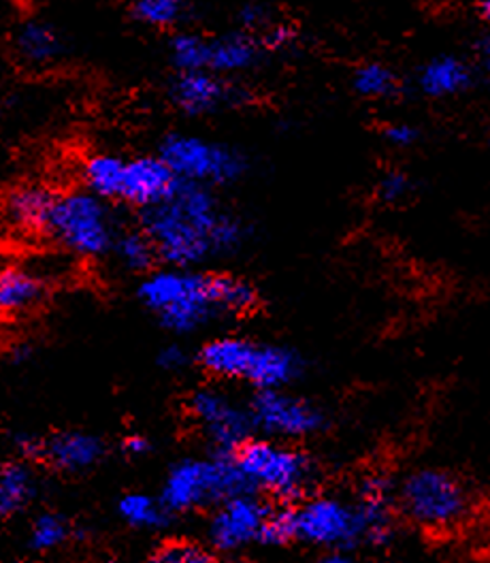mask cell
<instances>
[{"mask_svg":"<svg viewBox=\"0 0 490 563\" xmlns=\"http://www.w3.org/2000/svg\"><path fill=\"white\" fill-rule=\"evenodd\" d=\"M38 497V476L31 461L18 459L0 465V519H11L31 508Z\"/></svg>","mask_w":490,"mask_h":563,"instance_id":"7402d4cb","label":"cell"},{"mask_svg":"<svg viewBox=\"0 0 490 563\" xmlns=\"http://www.w3.org/2000/svg\"><path fill=\"white\" fill-rule=\"evenodd\" d=\"M33 354H35V349H33L31 344H18V346L11 351V361H13L15 365H24V363H29V361L33 358Z\"/></svg>","mask_w":490,"mask_h":563,"instance_id":"ab89813d","label":"cell"},{"mask_svg":"<svg viewBox=\"0 0 490 563\" xmlns=\"http://www.w3.org/2000/svg\"><path fill=\"white\" fill-rule=\"evenodd\" d=\"M131 11L143 26L167 31L177 29L188 15L186 0H131Z\"/></svg>","mask_w":490,"mask_h":563,"instance_id":"f1b7e54d","label":"cell"},{"mask_svg":"<svg viewBox=\"0 0 490 563\" xmlns=\"http://www.w3.org/2000/svg\"><path fill=\"white\" fill-rule=\"evenodd\" d=\"M186 417L203 438L208 451L233 455L247 438L254 435V424L247 404L215 380L194 388L186 397Z\"/></svg>","mask_w":490,"mask_h":563,"instance_id":"8fae6325","label":"cell"},{"mask_svg":"<svg viewBox=\"0 0 490 563\" xmlns=\"http://www.w3.org/2000/svg\"><path fill=\"white\" fill-rule=\"evenodd\" d=\"M233 459L252 492L280 504H294L314 493L322 478V467L310 451L294 442L256 433L233 453Z\"/></svg>","mask_w":490,"mask_h":563,"instance_id":"5b68a950","label":"cell"},{"mask_svg":"<svg viewBox=\"0 0 490 563\" xmlns=\"http://www.w3.org/2000/svg\"><path fill=\"white\" fill-rule=\"evenodd\" d=\"M115 512L126 528L145 533H165L177 523L176 515L154 493H124L115 504Z\"/></svg>","mask_w":490,"mask_h":563,"instance_id":"603a6c76","label":"cell"},{"mask_svg":"<svg viewBox=\"0 0 490 563\" xmlns=\"http://www.w3.org/2000/svg\"><path fill=\"white\" fill-rule=\"evenodd\" d=\"M156 154L169 165L177 179L203 184L215 190L244 181L252 169V161L242 147L192 133L165 135Z\"/></svg>","mask_w":490,"mask_h":563,"instance_id":"ba28073f","label":"cell"},{"mask_svg":"<svg viewBox=\"0 0 490 563\" xmlns=\"http://www.w3.org/2000/svg\"><path fill=\"white\" fill-rule=\"evenodd\" d=\"M252 492L233 455L211 453L174 461L165 474L158 497L177 519L208 512L237 493Z\"/></svg>","mask_w":490,"mask_h":563,"instance_id":"8992f818","label":"cell"},{"mask_svg":"<svg viewBox=\"0 0 490 563\" xmlns=\"http://www.w3.org/2000/svg\"><path fill=\"white\" fill-rule=\"evenodd\" d=\"M109 254L118 261V265L124 272L140 278L160 265L154 242L141 227L120 229Z\"/></svg>","mask_w":490,"mask_h":563,"instance_id":"d4e9b609","label":"cell"},{"mask_svg":"<svg viewBox=\"0 0 490 563\" xmlns=\"http://www.w3.org/2000/svg\"><path fill=\"white\" fill-rule=\"evenodd\" d=\"M213 290L224 318L249 317L260 306V292L256 284L231 272H213Z\"/></svg>","mask_w":490,"mask_h":563,"instance_id":"484cf974","label":"cell"},{"mask_svg":"<svg viewBox=\"0 0 490 563\" xmlns=\"http://www.w3.org/2000/svg\"><path fill=\"white\" fill-rule=\"evenodd\" d=\"M208 41L197 33L179 31L169 38V58L176 70H199L208 67Z\"/></svg>","mask_w":490,"mask_h":563,"instance_id":"1f68e13d","label":"cell"},{"mask_svg":"<svg viewBox=\"0 0 490 563\" xmlns=\"http://www.w3.org/2000/svg\"><path fill=\"white\" fill-rule=\"evenodd\" d=\"M360 526L363 547L371 551H386L397 540V481L380 472H367L352 497Z\"/></svg>","mask_w":490,"mask_h":563,"instance_id":"5bb4252c","label":"cell"},{"mask_svg":"<svg viewBox=\"0 0 490 563\" xmlns=\"http://www.w3.org/2000/svg\"><path fill=\"white\" fill-rule=\"evenodd\" d=\"M13 49L22 63L41 69L56 65L65 56L67 43L54 22L29 18L13 33Z\"/></svg>","mask_w":490,"mask_h":563,"instance_id":"ffe728a7","label":"cell"},{"mask_svg":"<svg viewBox=\"0 0 490 563\" xmlns=\"http://www.w3.org/2000/svg\"><path fill=\"white\" fill-rule=\"evenodd\" d=\"M109 455L107 442L90 431L65 429L45 438L43 461H47L60 474H88L99 467Z\"/></svg>","mask_w":490,"mask_h":563,"instance_id":"2e32d148","label":"cell"},{"mask_svg":"<svg viewBox=\"0 0 490 563\" xmlns=\"http://www.w3.org/2000/svg\"><path fill=\"white\" fill-rule=\"evenodd\" d=\"M294 542L318 551L354 553L363 547V526L354 501L335 493H310L292 504Z\"/></svg>","mask_w":490,"mask_h":563,"instance_id":"9c48e42d","label":"cell"},{"mask_svg":"<svg viewBox=\"0 0 490 563\" xmlns=\"http://www.w3.org/2000/svg\"><path fill=\"white\" fill-rule=\"evenodd\" d=\"M120 229L113 203L79 188L58 192L45 235L77 258L99 261L111 252Z\"/></svg>","mask_w":490,"mask_h":563,"instance_id":"52a82bcc","label":"cell"},{"mask_svg":"<svg viewBox=\"0 0 490 563\" xmlns=\"http://www.w3.org/2000/svg\"><path fill=\"white\" fill-rule=\"evenodd\" d=\"M271 499L256 492L237 493L215 504L208 512L205 542L218 555H240L256 544L260 526L265 523Z\"/></svg>","mask_w":490,"mask_h":563,"instance_id":"7c38bea8","label":"cell"},{"mask_svg":"<svg viewBox=\"0 0 490 563\" xmlns=\"http://www.w3.org/2000/svg\"><path fill=\"white\" fill-rule=\"evenodd\" d=\"M322 562L326 563H348L352 562V553L346 551H324Z\"/></svg>","mask_w":490,"mask_h":563,"instance_id":"60d3db41","label":"cell"},{"mask_svg":"<svg viewBox=\"0 0 490 563\" xmlns=\"http://www.w3.org/2000/svg\"><path fill=\"white\" fill-rule=\"evenodd\" d=\"M13 446L15 453L24 461H38L43 459V451H45V438H38L36 433H18L13 438Z\"/></svg>","mask_w":490,"mask_h":563,"instance_id":"74e56055","label":"cell"},{"mask_svg":"<svg viewBox=\"0 0 490 563\" xmlns=\"http://www.w3.org/2000/svg\"><path fill=\"white\" fill-rule=\"evenodd\" d=\"M167 97L177 111L188 118H208L226 109L249 103V90L233 77L211 70H176L169 81Z\"/></svg>","mask_w":490,"mask_h":563,"instance_id":"4fadbf2b","label":"cell"},{"mask_svg":"<svg viewBox=\"0 0 490 563\" xmlns=\"http://www.w3.org/2000/svg\"><path fill=\"white\" fill-rule=\"evenodd\" d=\"M141 308L177 340L192 338L224 320L213 290V272L158 265L137 284Z\"/></svg>","mask_w":490,"mask_h":563,"instance_id":"3957f363","label":"cell"},{"mask_svg":"<svg viewBox=\"0 0 490 563\" xmlns=\"http://www.w3.org/2000/svg\"><path fill=\"white\" fill-rule=\"evenodd\" d=\"M194 365L210 380L244 383L252 390L292 387L308 369L297 349L237 333L208 338L194 351Z\"/></svg>","mask_w":490,"mask_h":563,"instance_id":"7a4b0ae2","label":"cell"},{"mask_svg":"<svg viewBox=\"0 0 490 563\" xmlns=\"http://www.w3.org/2000/svg\"><path fill=\"white\" fill-rule=\"evenodd\" d=\"M265 49L258 36L247 31H235L229 35L218 36L208 41V67L205 70L218 73L222 77H235L256 69Z\"/></svg>","mask_w":490,"mask_h":563,"instance_id":"d6986e66","label":"cell"},{"mask_svg":"<svg viewBox=\"0 0 490 563\" xmlns=\"http://www.w3.org/2000/svg\"><path fill=\"white\" fill-rule=\"evenodd\" d=\"M397 512L431 536L465 528L476 512L471 487L446 467H416L397 483Z\"/></svg>","mask_w":490,"mask_h":563,"instance_id":"277c9868","label":"cell"},{"mask_svg":"<svg viewBox=\"0 0 490 563\" xmlns=\"http://www.w3.org/2000/svg\"><path fill=\"white\" fill-rule=\"evenodd\" d=\"M352 88L369 101H394L403 92V81L382 63H365L352 73Z\"/></svg>","mask_w":490,"mask_h":563,"instance_id":"4316f807","label":"cell"},{"mask_svg":"<svg viewBox=\"0 0 490 563\" xmlns=\"http://www.w3.org/2000/svg\"><path fill=\"white\" fill-rule=\"evenodd\" d=\"M137 227L154 242L160 265L183 269L233 258L252 238L247 220L226 208L215 188L186 179H177L156 206L137 211Z\"/></svg>","mask_w":490,"mask_h":563,"instance_id":"6da1fadb","label":"cell"},{"mask_svg":"<svg viewBox=\"0 0 490 563\" xmlns=\"http://www.w3.org/2000/svg\"><path fill=\"white\" fill-rule=\"evenodd\" d=\"M156 365L165 374L179 376V374L188 372L190 367H194V352H190V349L176 338L174 342L165 344L158 351V354H156Z\"/></svg>","mask_w":490,"mask_h":563,"instance_id":"836d02e7","label":"cell"},{"mask_svg":"<svg viewBox=\"0 0 490 563\" xmlns=\"http://www.w3.org/2000/svg\"><path fill=\"white\" fill-rule=\"evenodd\" d=\"M288 544H294V523H292V504L274 501L271 510L260 526L256 547L263 549H283Z\"/></svg>","mask_w":490,"mask_h":563,"instance_id":"f546056e","label":"cell"},{"mask_svg":"<svg viewBox=\"0 0 490 563\" xmlns=\"http://www.w3.org/2000/svg\"><path fill=\"white\" fill-rule=\"evenodd\" d=\"M478 13L480 15H485V20H489L490 18V0H478Z\"/></svg>","mask_w":490,"mask_h":563,"instance_id":"b9f144b4","label":"cell"},{"mask_svg":"<svg viewBox=\"0 0 490 563\" xmlns=\"http://www.w3.org/2000/svg\"><path fill=\"white\" fill-rule=\"evenodd\" d=\"M122 455L129 459L149 457L154 453V442L143 433H131L120 444Z\"/></svg>","mask_w":490,"mask_h":563,"instance_id":"f35d334b","label":"cell"},{"mask_svg":"<svg viewBox=\"0 0 490 563\" xmlns=\"http://www.w3.org/2000/svg\"><path fill=\"white\" fill-rule=\"evenodd\" d=\"M177 177L158 154H141L126 158L120 201L133 210H145L163 201L174 188Z\"/></svg>","mask_w":490,"mask_h":563,"instance_id":"9a60e30c","label":"cell"},{"mask_svg":"<svg viewBox=\"0 0 490 563\" xmlns=\"http://www.w3.org/2000/svg\"><path fill=\"white\" fill-rule=\"evenodd\" d=\"M73 538V526L69 519L60 512H41L36 515L31 533H29V547L35 553H52L65 547Z\"/></svg>","mask_w":490,"mask_h":563,"instance_id":"83f0119b","label":"cell"},{"mask_svg":"<svg viewBox=\"0 0 490 563\" xmlns=\"http://www.w3.org/2000/svg\"><path fill=\"white\" fill-rule=\"evenodd\" d=\"M47 297V282L20 265L0 267V318H20L35 312Z\"/></svg>","mask_w":490,"mask_h":563,"instance_id":"44dd1931","label":"cell"},{"mask_svg":"<svg viewBox=\"0 0 490 563\" xmlns=\"http://www.w3.org/2000/svg\"><path fill=\"white\" fill-rule=\"evenodd\" d=\"M414 192V177L401 169H388L376 181V199L385 206H397Z\"/></svg>","mask_w":490,"mask_h":563,"instance_id":"d6a6232c","label":"cell"},{"mask_svg":"<svg viewBox=\"0 0 490 563\" xmlns=\"http://www.w3.org/2000/svg\"><path fill=\"white\" fill-rule=\"evenodd\" d=\"M269 9L263 2H247L244 9L240 11V24L242 31L247 33H256L260 29L269 26Z\"/></svg>","mask_w":490,"mask_h":563,"instance_id":"8d00e7d4","label":"cell"},{"mask_svg":"<svg viewBox=\"0 0 490 563\" xmlns=\"http://www.w3.org/2000/svg\"><path fill=\"white\" fill-rule=\"evenodd\" d=\"M382 140L397 150L414 147L421 140V129L410 122H390L382 129Z\"/></svg>","mask_w":490,"mask_h":563,"instance_id":"e575fe53","label":"cell"},{"mask_svg":"<svg viewBox=\"0 0 490 563\" xmlns=\"http://www.w3.org/2000/svg\"><path fill=\"white\" fill-rule=\"evenodd\" d=\"M124 165H126V158L120 154H111V152L90 154L81 163L83 188L94 192L101 199L118 203L122 179H124Z\"/></svg>","mask_w":490,"mask_h":563,"instance_id":"cb8c5ba5","label":"cell"},{"mask_svg":"<svg viewBox=\"0 0 490 563\" xmlns=\"http://www.w3.org/2000/svg\"><path fill=\"white\" fill-rule=\"evenodd\" d=\"M478 73L471 63L455 54H442L422 65L416 86L426 99H455L474 88Z\"/></svg>","mask_w":490,"mask_h":563,"instance_id":"ac0fdd59","label":"cell"},{"mask_svg":"<svg viewBox=\"0 0 490 563\" xmlns=\"http://www.w3.org/2000/svg\"><path fill=\"white\" fill-rule=\"evenodd\" d=\"M215 560L218 558L208 544L188 538L163 540L149 558V562L154 563H211Z\"/></svg>","mask_w":490,"mask_h":563,"instance_id":"4dcf8cb0","label":"cell"},{"mask_svg":"<svg viewBox=\"0 0 490 563\" xmlns=\"http://www.w3.org/2000/svg\"><path fill=\"white\" fill-rule=\"evenodd\" d=\"M297 38V33L288 24H269L263 35H258V41L265 52H283L288 49Z\"/></svg>","mask_w":490,"mask_h":563,"instance_id":"d590c367","label":"cell"},{"mask_svg":"<svg viewBox=\"0 0 490 563\" xmlns=\"http://www.w3.org/2000/svg\"><path fill=\"white\" fill-rule=\"evenodd\" d=\"M245 404L256 435L299 444L322 435L331 427L328 412L318 401L290 387L252 390Z\"/></svg>","mask_w":490,"mask_h":563,"instance_id":"30bf717a","label":"cell"},{"mask_svg":"<svg viewBox=\"0 0 490 563\" xmlns=\"http://www.w3.org/2000/svg\"><path fill=\"white\" fill-rule=\"evenodd\" d=\"M56 197L58 192L43 184H20L4 192L2 213L13 229L22 233L45 235Z\"/></svg>","mask_w":490,"mask_h":563,"instance_id":"e0dca14e","label":"cell"}]
</instances>
